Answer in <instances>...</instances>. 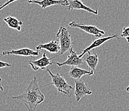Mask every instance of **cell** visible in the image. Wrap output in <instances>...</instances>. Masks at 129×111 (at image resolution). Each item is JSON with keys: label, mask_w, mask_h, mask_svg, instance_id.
Here are the masks:
<instances>
[{"label": "cell", "mask_w": 129, "mask_h": 111, "mask_svg": "<svg viewBox=\"0 0 129 111\" xmlns=\"http://www.w3.org/2000/svg\"><path fill=\"white\" fill-rule=\"evenodd\" d=\"M75 84L76 88L74 93L76 100L77 102L86 95H91L92 94V91L89 89L84 81L82 80H75Z\"/></svg>", "instance_id": "obj_5"}, {"label": "cell", "mask_w": 129, "mask_h": 111, "mask_svg": "<svg viewBox=\"0 0 129 111\" xmlns=\"http://www.w3.org/2000/svg\"><path fill=\"white\" fill-rule=\"evenodd\" d=\"M28 3L29 4H38L43 8L45 9L48 7L52 5H61L63 7H69V1L68 0H42V1H38V0H28Z\"/></svg>", "instance_id": "obj_9"}, {"label": "cell", "mask_w": 129, "mask_h": 111, "mask_svg": "<svg viewBox=\"0 0 129 111\" xmlns=\"http://www.w3.org/2000/svg\"><path fill=\"white\" fill-rule=\"evenodd\" d=\"M56 37L60 44V55L64 54L71 49L72 45L71 36L66 27L61 26L56 33Z\"/></svg>", "instance_id": "obj_3"}, {"label": "cell", "mask_w": 129, "mask_h": 111, "mask_svg": "<svg viewBox=\"0 0 129 111\" xmlns=\"http://www.w3.org/2000/svg\"><path fill=\"white\" fill-rule=\"evenodd\" d=\"M114 39H119V38H118V36H117L116 34H114V35L109 36L105 37V38H100V39H96V40H95L91 43V44L89 46H88L86 48H85V49L83 50V51L81 52V54L79 56V57L80 58H82V57L85 55V54L88 53V52H90L91 50L95 51V48H97V47H100V46H101L102 45H103L104 43H106V42Z\"/></svg>", "instance_id": "obj_8"}, {"label": "cell", "mask_w": 129, "mask_h": 111, "mask_svg": "<svg viewBox=\"0 0 129 111\" xmlns=\"http://www.w3.org/2000/svg\"><path fill=\"white\" fill-rule=\"evenodd\" d=\"M12 98L14 100H21L28 111H36L37 107L45 100V96L40 91L36 77L31 81L23 94Z\"/></svg>", "instance_id": "obj_1"}, {"label": "cell", "mask_w": 129, "mask_h": 111, "mask_svg": "<svg viewBox=\"0 0 129 111\" xmlns=\"http://www.w3.org/2000/svg\"><path fill=\"white\" fill-rule=\"evenodd\" d=\"M40 51H35L29 48H22L21 49L12 50L10 51H3L1 56H5V55H16L20 56H30L31 58L38 56L39 55Z\"/></svg>", "instance_id": "obj_10"}, {"label": "cell", "mask_w": 129, "mask_h": 111, "mask_svg": "<svg viewBox=\"0 0 129 111\" xmlns=\"http://www.w3.org/2000/svg\"><path fill=\"white\" fill-rule=\"evenodd\" d=\"M70 54L68 56L67 59L63 63H58V62H52V63L57 64L58 66H63L64 65L70 66H77L81 65L84 63V61L82 60V58H80L77 55V52L73 51V49L69 51Z\"/></svg>", "instance_id": "obj_7"}, {"label": "cell", "mask_w": 129, "mask_h": 111, "mask_svg": "<svg viewBox=\"0 0 129 111\" xmlns=\"http://www.w3.org/2000/svg\"><path fill=\"white\" fill-rule=\"evenodd\" d=\"M15 1H18V0H8V2H6L5 3H4V4H3V5H0V10H2L3 8H4L5 7H6L7 6H8V5L10 4V3L15 2Z\"/></svg>", "instance_id": "obj_18"}, {"label": "cell", "mask_w": 129, "mask_h": 111, "mask_svg": "<svg viewBox=\"0 0 129 111\" xmlns=\"http://www.w3.org/2000/svg\"><path fill=\"white\" fill-rule=\"evenodd\" d=\"M38 51L45 50L50 53H58L60 51V45L56 40H52L47 44H40L36 47Z\"/></svg>", "instance_id": "obj_12"}, {"label": "cell", "mask_w": 129, "mask_h": 111, "mask_svg": "<svg viewBox=\"0 0 129 111\" xmlns=\"http://www.w3.org/2000/svg\"><path fill=\"white\" fill-rule=\"evenodd\" d=\"M121 36L123 37V38H125L127 43H129V27L123 28Z\"/></svg>", "instance_id": "obj_16"}, {"label": "cell", "mask_w": 129, "mask_h": 111, "mask_svg": "<svg viewBox=\"0 0 129 111\" xmlns=\"http://www.w3.org/2000/svg\"><path fill=\"white\" fill-rule=\"evenodd\" d=\"M85 75H88V77L92 76L90 71L80 68L77 66H72L69 73H68V76L69 77L74 79L75 80H80V79L82 76H85Z\"/></svg>", "instance_id": "obj_13"}, {"label": "cell", "mask_w": 129, "mask_h": 111, "mask_svg": "<svg viewBox=\"0 0 129 111\" xmlns=\"http://www.w3.org/2000/svg\"><path fill=\"white\" fill-rule=\"evenodd\" d=\"M126 91L128 92V95H129V86H128L127 88H126Z\"/></svg>", "instance_id": "obj_20"}, {"label": "cell", "mask_w": 129, "mask_h": 111, "mask_svg": "<svg viewBox=\"0 0 129 111\" xmlns=\"http://www.w3.org/2000/svg\"><path fill=\"white\" fill-rule=\"evenodd\" d=\"M3 21L6 22L8 26L12 29H16L18 31L21 30V27L23 25V22L18 20L13 16H8L3 19Z\"/></svg>", "instance_id": "obj_15"}, {"label": "cell", "mask_w": 129, "mask_h": 111, "mask_svg": "<svg viewBox=\"0 0 129 111\" xmlns=\"http://www.w3.org/2000/svg\"><path fill=\"white\" fill-rule=\"evenodd\" d=\"M88 55L86 57L85 61L90 69L91 75H93L99 63V56L96 53H94L93 54H91L90 52H88Z\"/></svg>", "instance_id": "obj_14"}, {"label": "cell", "mask_w": 129, "mask_h": 111, "mask_svg": "<svg viewBox=\"0 0 129 111\" xmlns=\"http://www.w3.org/2000/svg\"><path fill=\"white\" fill-rule=\"evenodd\" d=\"M69 10H83L93 14L94 15H97L99 14V12L97 10H93L90 7H88L87 6L84 5L81 0H72L69 2Z\"/></svg>", "instance_id": "obj_11"}, {"label": "cell", "mask_w": 129, "mask_h": 111, "mask_svg": "<svg viewBox=\"0 0 129 111\" xmlns=\"http://www.w3.org/2000/svg\"><path fill=\"white\" fill-rule=\"evenodd\" d=\"M55 58L56 57H52L51 58H49L47 56L46 53L44 52L42 55V57L40 59H38V60H30L28 61V63L31 66L32 69L34 71H37L40 69L44 70L48 66L52 65V63L51 62V61Z\"/></svg>", "instance_id": "obj_6"}, {"label": "cell", "mask_w": 129, "mask_h": 111, "mask_svg": "<svg viewBox=\"0 0 129 111\" xmlns=\"http://www.w3.org/2000/svg\"><path fill=\"white\" fill-rule=\"evenodd\" d=\"M47 71L51 76L52 81L49 84L43 85L42 87L53 85L54 86L55 88H56L58 92L61 93L63 95H66L69 97L71 96V91L74 89V88L67 82L66 79L59 73L53 74L49 69H47Z\"/></svg>", "instance_id": "obj_2"}, {"label": "cell", "mask_w": 129, "mask_h": 111, "mask_svg": "<svg viewBox=\"0 0 129 111\" xmlns=\"http://www.w3.org/2000/svg\"><path fill=\"white\" fill-rule=\"evenodd\" d=\"M69 26L73 28H79L83 31L95 36L96 38H101L102 35L105 34V32L102 30H100L96 26H91V25H85L76 21H72L69 24Z\"/></svg>", "instance_id": "obj_4"}, {"label": "cell", "mask_w": 129, "mask_h": 111, "mask_svg": "<svg viewBox=\"0 0 129 111\" xmlns=\"http://www.w3.org/2000/svg\"><path fill=\"white\" fill-rule=\"evenodd\" d=\"M2 79L1 78V77H0V90L3 91V87H2Z\"/></svg>", "instance_id": "obj_19"}, {"label": "cell", "mask_w": 129, "mask_h": 111, "mask_svg": "<svg viewBox=\"0 0 129 111\" xmlns=\"http://www.w3.org/2000/svg\"><path fill=\"white\" fill-rule=\"evenodd\" d=\"M12 66V65L8 63H6V62H3L0 61V68H6V67H11Z\"/></svg>", "instance_id": "obj_17"}]
</instances>
